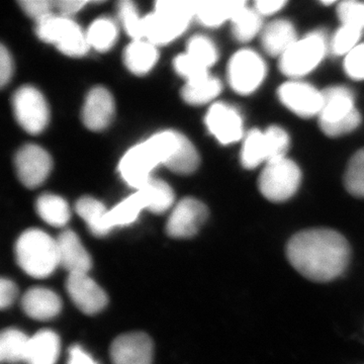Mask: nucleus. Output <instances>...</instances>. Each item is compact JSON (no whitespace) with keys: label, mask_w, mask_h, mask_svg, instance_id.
I'll return each mask as SVG.
<instances>
[{"label":"nucleus","mask_w":364,"mask_h":364,"mask_svg":"<svg viewBox=\"0 0 364 364\" xmlns=\"http://www.w3.org/2000/svg\"><path fill=\"white\" fill-rule=\"evenodd\" d=\"M287 256L294 269L306 279L328 282L346 270L350 247L346 239L334 230H305L289 241Z\"/></svg>","instance_id":"1"},{"label":"nucleus","mask_w":364,"mask_h":364,"mask_svg":"<svg viewBox=\"0 0 364 364\" xmlns=\"http://www.w3.org/2000/svg\"><path fill=\"white\" fill-rule=\"evenodd\" d=\"M178 133L165 131L129 150L119 162V173L129 186L142 188L151 179V172L164 164L176 147Z\"/></svg>","instance_id":"2"},{"label":"nucleus","mask_w":364,"mask_h":364,"mask_svg":"<svg viewBox=\"0 0 364 364\" xmlns=\"http://www.w3.org/2000/svg\"><path fill=\"white\" fill-rule=\"evenodd\" d=\"M196 1L160 0L154 13L143 18L144 38L153 45H164L186 30L196 16Z\"/></svg>","instance_id":"3"},{"label":"nucleus","mask_w":364,"mask_h":364,"mask_svg":"<svg viewBox=\"0 0 364 364\" xmlns=\"http://www.w3.org/2000/svg\"><path fill=\"white\" fill-rule=\"evenodd\" d=\"M18 265L30 277L44 279L59 267L57 241L41 230L23 232L16 244Z\"/></svg>","instance_id":"4"},{"label":"nucleus","mask_w":364,"mask_h":364,"mask_svg":"<svg viewBox=\"0 0 364 364\" xmlns=\"http://www.w3.org/2000/svg\"><path fill=\"white\" fill-rule=\"evenodd\" d=\"M322 93L323 107L318 119L326 135L338 136L355 130L361 117L351 91L343 86H332Z\"/></svg>","instance_id":"5"},{"label":"nucleus","mask_w":364,"mask_h":364,"mask_svg":"<svg viewBox=\"0 0 364 364\" xmlns=\"http://www.w3.org/2000/svg\"><path fill=\"white\" fill-rule=\"evenodd\" d=\"M36 33L41 40L56 46L67 56H83L90 48L86 33L71 18L64 16H48L37 23Z\"/></svg>","instance_id":"6"},{"label":"nucleus","mask_w":364,"mask_h":364,"mask_svg":"<svg viewBox=\"0 0 364 364\" xmlns=\"http://www.w3.org/2000/svg\"><path fill=\"white\" fill-rule=\"evenodd\" d=\"M327 51L324 33L314 32L296 43L279 60V68L284 75L298 78L312 72L321 63Z\"/></svg>","instance_id":"7"},{"label":"nucleus","mask_w":364,"mask_h":364,"mask_svg":"<svg viewBox=\"0 0 364 364\" xmlns=\"http://www.w3.org/2000/svg\"><path fill=\"white\" fill-rule=\"evenodd\" d=\"M301 178V170L293 160L279 158L267 163L260 174L259 189L270 202H286L298 191Z\"/></svg>","instance_id":"8"},{"label":"nucleus","mask_w":364,"mask_h":364,"mask_svg":"<svg viewBox=\"0 0 364 364\" xmlns=\"http://www.w3.org/2000/svg\"><path fill=\"white\" fill-rule=\"evenodd\" d=\"M13 107L16 121L28 133L37 135L49 122V109L44 97L33 86H23L14 92Z\"/></svg>","instance_id":"9"},{"label":"nucleus","mask_w":364,"mask_h":364,"mask_svg":"<svg viewBox=\"0 0 364 364\" xmlns=\"http://www.w3.org/2000/svg\"><path fill=\"white\" fill-rule=\"evenodd\" d=\"M267 75L264 61L251 50H242L230 60L228 78L230 85L240 95H250L259 87Z\"/></svg>","instance_id":"10"},{"label":"nucleus","mask_w":364,"mask_h":364,"mask_svg":"<svg viewBox=\"0 0 364 364\" xmlns=\"http://www.w3.org/2000/svg\"><path fill=\"white\" fill-rule=\"evenodd\" d=\"M208 217V210L205 203L193 198H183L170 215L167 234L176 239L191 238L198 233Z\"/></svg>","instance_id":"11"},{"label":"nucleus","mask_w":364,"mask_h":364,"mask_svg":"<svg viewBox=\"0 0 364 364\" xmlns=\"http://www.w3.org/2000/svg\"><path fill=\"white\" fill-rule=\"evenodd\" d=\"M14 163L21 183L30 188H38L47 179L53 164L49 153L33 144L18 150Z\"/></svg>","instance_id":"12"},{"label":"nucleus","mask_w":364,"mask_h":364,"mask_svg":"<svg viewBox=\"0 0 364 364\" xmlns=\"http://www.w3.org/2000/svg\"><path fill=\"white\" fill-rule=\"evenodd\" d=\"M280 102L299 117L318 116L323 107V93L301 81H289L279 88Z\"/></svg>","instance_id":"13"},{"label":"nucleus","mask_w":364,"mask_h":364,"mask_svg":"<svg viewBox=\"0 0 364 364\" xmlns=\"http://www.w3.org/2000/svg\"><path fill=\"white\" fill-rule=\"evenodd\" d=\"M66 289L72 301L86 315L100 313L107 306V294L87 273L69 274Z\"/></svg>","instance_id":"14"},{"label":"nucleus","mask_w":364,"mask_h":364,"mask_svg":"<svg viewBox=\"0 0 364 364\" xmlns=\"http://www.w3.org/2000/svg\"><path fill=\"white\" fill-rule=\"evenodd\" d=\"M111 358L114 364H151L152 340L145 333L121 335L112 342Z\"/></svg>","instance_id":"15"},{"label":"nucleus","mask_w":364,"mask_h":364,"mask_svg":"<svg viewBox=\"0 0 364 364\" xmlns=\"http://www.w3.org/2000/svg\"><path fill=\"white\" fill-rule=\"evenodd\" d=\"M208 131L220 143L232 144L243 136V121L239 112L229 105L215 104L205 116Z\"/></svg>","instance_id":"16"},{"label":"nucleus","mask_w":364,"mask_h":364,"mask_svg":"<svg viewBox=\"0 0 364 364\" xmlns=\"http://www.w3.org/2000/svg\"><path fill=\"white\" fill-rule=\"evenodd\" d=\"M114 114V102L109 91L105 87L92 88L85 98L82 109V121L91 131H102L112 123Z\"/></svg>","instance_id":"17"},{"label":"nucleus","mask_w":364,"mask_h":364,"mask_svg":"<svg viewBox=\"0 0 364 364\" xmlns=\"http://www.w3.org/2000/svg\"><path fill=\"white\" fill-rule=\"evenodd\" d=\"M56 241L60 267L66 269L69 274L90 272L92 267L91 257L77 235L71 230H66L59 235Z\"/></svg>","instance_id":"18"},{"label":"nucleus","mask_w":364,"mask_h":364,"mask_svg":"<svg viewBox=\"0 0 364 364\" xmlns=\"http://www.w3.org/2000/svg\"><path fill=\"white\" fill-rule=\"evenodd\" d=\"M23 312L38 321H48L61 312L62 301L51 289L33 287L28 289L21 301Z\"/></svg>","instance_id":"19"},{"label":"nucleus","mask_w":364,"mask_h":364,"mask_svg":"<svg viewBox=\"0 0 364 364\" xmlns=\"http://www.w3.org/2000/svg\"><path fill=\"white\" fill-rule=\"evenodd\" d=\"M298 41L296 28L291 21L277 20L265 26L261 35V43L268 54L282 56Z\"/></svg>","instance_id":"20"},{"label":"nucleus","mask_w":364,"mask_h":364,"mask_svg":"<svg viewBox=\"0 0 364 364\" xmlns=\"http://www.w3.org/2000/svg\"><path fill=\"white\" fill-rule=\"evenodd\" d=\"M60 354V339L51 330H42L30 338L26 364H55Z\"/></svg>","instance_id":"21"},{"label":"nucleus","mask_w":364,"mask_h":364,"mask_svg":"<svg viewBox=\"0 0 364 364\" xmlns=\"http://www.w3.org/2000/svg\"><path fill=\"white\" fill-rule=\"evenodd\" d=\"M246 6L244 1H196V16L207 26H221L224 21L232 20L235 14Z\"/></svg>","instance_id":"22"},{"label":"nucleus","mask_w":364,"mask_h":364,"mask_svg":"<svg viewBox=\"0 0 364 364\" xmlns=\"http://www.w3.org/2000/svg\"><path fill=\"white\" fill-rule=\"evenodd\" d=\"M157 59L156 47L148 41H134L124 53L127 68L136 75L148 73L156 64Z\"/></svg>","instance_id":"23"},{"label":"nucleus","mask_w":364,"mask_h":364,"mask_svg":"<svg viewBox=\"0 0 364 364\" xmlns=\"http://www.w3.org/2000/svg\"><path fill=\"white\" fill-rule=\"evenodd\" d=\"M76 213L82 218L91 231L97 237L107 236L112 231L107 224V213L109 210L104 203L97 198L85 196L77 200L75 205Z\"/></svg>","instance_id":"24"},{"label":"nucleus","mask_w":364,"mask_h":364,"mask_svg":"<svg viewBox=\"0 0 364 364\" xmlns=\"http://www.w3.org/2000/svg\"><path fill=\"white\" fill-rule=\"evenodd\" d=\"M164 165L171 171L186 176L198 169L200 156L193 144L186 136L178 133L176 147Z\"/></svg>","instance_id":"25"},{"label":"nucleus","mask_w":364,"mask_h":364,"mask_svg":"<svg viewBox=\"0 0 364 364\" xmlns=\"http://www.w3.org/2000/svg\"><path fill=\"white\" fill-rule=\"evenodd\" d=\"M142 196L146 208L154 214L166 212L174 202V193L166 182L151 178L142 188L136 189Z\"/></svg>","instance_id":"26"},{"label":"nucleus","mask_w":364,"mask_h":364,"mask_svg":"<svg viewBox=\"0 0 364 364\" xmlns=\"http://www.w3.org/2000/svg\"><path fill=\"white\" fill-rule=\"evenodd\" d=\"M41 219L53 227H63L70 220V208L61 196L45 193L36 203Z\"/></svg>","instance_id":"27"},{"label":"nucleus","mask_w":364,"mask_h":364,"mask_svg":"<svg viewBox=\"0 0 364 364\" xmlns=\"http://www.w3.org/2000/svg\"><path fill=\"white\" fill-rule=\"evenodd\" d=\"M30 338L18 329H6L0 336V360L2 363H26Z\"/></svg>","instance_id":"28"},{"label":"nucleus","mask_w":364,"mask_h":364,"mask_svg":"<svg viewBox=\"0 0 364 364\" xmlns=\"http://www.w3.org/2000/svg\"><path fill=\"white\" fill-rule=\"evenodd\" d=\"M269 161V149L265 132H249L244 140L241 152V162L245 168L252 169L262 162Z\"/></svg>","instance_id":"29"},{"label":"nucleus","mask_w":364,"mask_h":364,"mask_svg":"<svg viewBox=\"0 0 364 364\" xmlns=\"http://www.w3.org/2000/svg\"><path fill=\"white\" fill-rule=\"evenodd\" d=\"M221 90L222 85L219 79L208 75L193 82H186L182 88L181 97L188 105H200L212 102Z\"/></svg>","instance_id":"30"},{"label":"nucleus","mask_w":364,"mask_h":364,"mask_svg":"<svg viewBox=\"0 0 364 364\" xmlns=\"http://www.w3.org/2000/svg\"><path fill=\"white\" fill-rule=\"evenodd\" d=\"M144 208H146L145 202L141 193L136 191L134 195L124 198L119 205L109 210L107 224L112 230L116 227L133 224Z\"/></svg>","instance_id":"31"},{"label":"nucleus","mask_w":364,"mask_h":364,"mask_svg":"<svg viewBox=\"0 0 364 364\" xmlns=\"http://www.w3.org/2000/svg\"><path fill=\"white\" fill-rule=\"evenodd\" d=\"M88 44L100 52L111 49L117 38L116 23L109 18H98L93 21L86 33Z\"/></svg>","instance_id":"32"},{"label":"nucleus","mask_w":364,"mask_h":364,"mask_svg":"<svg viewBox=\"0 0 364 364\" xmlns=\"http://www.w3.org/2000/svg\"><path fill=\"white\" fill-rule=\"evenodd\" d=\"M232 28L235 38L240 42L252 40L262 28L261 16L255 9L244 6L232 18Z\"/></svg>","instance_id":"33"},{"label":"nucleus","mask_w":364,"mask_h":364,"mask_svg":"<svg viewBox=\"0 0 364 364\" xmlns=\"http://www.w3.org/2000/svg\"><path fill=\"white\" fill-rule=\"evenodd\" d=\"M345 186L352 196L364 198V149L354 154L347 167Z\"/></svg>","instance_id":"34"},{"label":"nucleus","mask_w":364,"mask_h":364,"mask_svg":"<svg viewBox=\"0 0 364 364\" xmlns=\"http://www.w3.org/2000/svg\"><path fill=\"white\" fill-rule=\"evenodd\" d=\"M186 54L207 69L214 65L218 59V51L215 45L212 41L203 36H196L189 41Z\"/></svg>","instance_id":"35"},{"label":"nucleus","mask_w":364,"mask_h":364,"mask_svg":"<svg viewBox=\"0 0 364 364\" xmlns=\"http://www.w3.org/2000/svg\"><path fill=\"white\" fill-rule=\"evenodd\" d=\"M119 14L124 30L134 41L144 38L143 18L139 16L136 7L130 0H123L119 4Z\"/></svg>","instance_id":"36"},{"label":"nucleus","mask_w":364,"mask_h":364,"mask_svg":"<svg viewBox=\"0 0 364 364\" xmlns=\"http://www.w3.org/2000/svg\"><path fill=\"white\" fill-rule=\"evenodd\" d=\"M337 13L342 26L363 32L364 28V4L363 2L353 1V0L341 2L337 9Z\"/></svg>","instance_id":"37"},{"label":"nucleus","mask_w":364,"mask_h":364,"mask_svg":"<svg viewBox=\"0 0 364 364\" xmlns=\"http://www.w3.org/2000/svg\"><path fill=\"white\" fill-rule=\"evenodd\" d=\"M177 73L186 79V82H193L210 75L208 69L198 64L188 54L178 55L173 62Z\"/></svg>","instance_id":"38"},{"label":"nucleus","mask_w":364,"mask_h":364,"mask_svg":"<svg viewBox=\"0 0 364 364\" xmlns=\"http://www.w3.org/2000/svg\"><path fill=\"white\" fill-rule=\"evenodd\" d=\"M360 36V31L342 26L335 33L334 37H333L331 43L332 52L335 55H338V56H341V55L346 56L356 46H358Z\"/></svg>","instance_id":"39"},{"label":"nucleus","mask_w":364,"mask_h":364,"mask_svg":"<svg viewBox=\"0 0 364 364\" xmlns=\"http://www.w3.org/2000/svg\"><path fill=\"white\" fill-rule=\"evenodd\" d=\"M265 136L269 149V161L286 157L289 147V136L287 132L279 127L272 126L265 131Z\"/></svg>","instance_id":"40"},{"label":"nucleus","mask_w":364,"mask_h":364,"mask_svg":"<svg viewBox=\"0 0 364 364\" xmlns=\"http://www.w3.org/2000/svg\"><path fill=\"white\" fill-rule=\"evenodd\" d=\"M344 68L347 75L356 80L364 79V44L356 46L346 55Z\"/></svg>","instance_id":"41"},{"label":"nucleus","mask_w":364,"mask_h":364,"mask_svg":"<svg viewBox=\"0 0 364 364\" xmlns=\"http://www.w3.org/2000/svg\"><path fill=\"white\" fill-rule=\"evenodd\" d=\"M23 11L37 23L52 16L54 1L49 0H21L18 2Z\"/></svg>","instance_id":"42"},{"label":"nucleus","mask_w":364,"mask_h":364,"mask_svg":"<svg viewBox=\"0 0 364 364\" xmlns=\"http://www.w3.org/2000/svg\"><path fill=\"white\" fill-rule=\"evenodd\" d=\"M11 54L4 46L0 48V85L4 87L9 82L14 69Z\"/></svg>","instance_id":"43"},{"label":"nucleus","mask_w":364,"mask_h":364,"mask_svg":"<svg viewBox=\"0 0 364 364\" xmlns=\"http://www.w3.org/2000/svg\"><path fill=\"white\" fill-rule=\"evenodd\" d=\"M18 296L16 284L9 279H2L0 282V306L6 309L13 305Z\"/></svg>","instance_id":"44"},{"label":"nucleus","mask_w":364,"mask_h":364,"mask_svg":"<svg viewBox=\"0 0 364 364\" xmlns=\"http://www.w3.org/2000/svg\"><path fill=\"white\" fill-rule=\"evenodd\" d=\"M54 4L55 7L58 9L60 16L69 18L72 14L80 11L85 4H87V1H83V0H59V1H54Z\"/></svg>","instance_id":"45"},{"label":"nucleus","mask_w":364,"mask_h":364,"mask_svg":"<svg viewBox=\"0 0 364 364\" xmlns=\"http://www.w3.org/2000/svg\"><path fill=\"white\" fill-rule=\"evenodd\" d=\"M284 6H286V1L282 0H260L255 4V11L260 16H272L279 13Z\"/></svg>","instance_id":"46"},{"label":"nucleus","mask_w":364,"mask_h":364,"mask_svg":"<svg viewBox=\"0 0 364 364\" xmlns=\"http://www.w3.org/2000/svg\"><path fill=\"white\" fill-rule=\"evenodd\" d=\"M68 364H97L81 347H71Z\"/></svg>","instance_id":"47"}]
</instances>
